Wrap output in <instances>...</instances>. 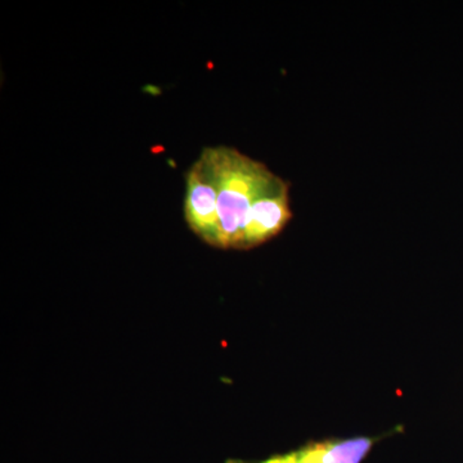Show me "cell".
Listing matches in <instances>:
<instances>
[{
  "mask_svg": "<svg viewBox=\"0 0 463 463\" xmlns=\"http://www.w3.org/2000/svg\"><path fill=\"white\" fill-rule=\"evenodd\" d=\"M184 216L194 233L219 248L218 191L201 157L185 174Z\"/></svg>",
  "mask_w": 463,
  "mask_h": 463,
  "instance_id": "2",
  "label": "cell"
},
{
  "mask_svg": "<svg viewBox=\"0 0 463 463\" xmlns=\"http://www.w3.org/2000/svg\"><path fill=\"white\" fill-rule=\"evenodd\" d=\"M389 435L312 441L297 450L272 456L260 463H362L374 444Z\"/></svg>",
  "mask_w": 463,
  "mask_h": 463,
  "instance_id": "4",
  "label": "cell"
},
{
  "mask_svg": "<svg viewBox=\"0 0 463 463\" xmlns=\"http://www.w3.org/2000/svg\"><path fill=\"white\" fill-rule=\"evenodd\" d=\"M200 157L218 191L219 248L243 249L250 209L279 175L233 147H206Z\"/></svg>",
  "mask_w": 463,
  "mask_h": 463,
  "instance_id": "1",
  "label": "cell"
},
{
  "mask_svg": "<svg viewBox=\"0 0 463 463\" xmlns=\"http://www.w3.org/2000/svg\"><path fill=\"white\" fill-rule=\"evenodd\" d=\"M291 218L289 183L277 176L250 209L243 232V249L257 248L272 240L281 233Z\"/></svg>",
  "mask_w": 463,
  "mask_h": 463,
  "instance_id": "3",
  "label": "cell"
}]
</instances>
